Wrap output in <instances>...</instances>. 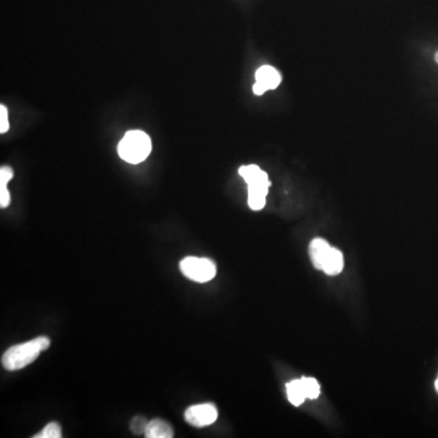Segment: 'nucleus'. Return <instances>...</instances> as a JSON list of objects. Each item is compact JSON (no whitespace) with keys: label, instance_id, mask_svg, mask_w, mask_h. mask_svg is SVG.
<instances>
[{"label":"nucleus","instance_id":"obj_4","mask_svg":"<svg viewBox=\"0 0 438 438\" xmlns=\"http://www.w3.org/2000/svg\"><path fill=\"white\" fill-rule=\"evenodd\" d=\"M239 173L249 185V196L266 198L268 191H269V186H271V181H269L268 174L264 171H262L256 164H249V166L240 167Z\"/></svg>","mask_w":438,"mask_h":438},{"label":"nucleus","instance_id":"obj_13","mask_svg":"<svg viewBox=\"0 0 438 438\" xmlns=\"http://www.w3.org/2000/svg\"><path fill=\"white\" fill-rule=\"evenodd\" d=\"M62 437V431L57 422H49L35 438H60Z\"/></svg>","mask_w":438,"mask_h":438},{"label":"nucleus","instance_id":"obj_15","mask_svg":"<svg viewBox=\"0 0 438 438\" xmlns=\"http://www.w3.org/2000/svg\"><path fill=\"white\" fill-rule=\"evenodd\" d=\"M9 130V118L8 110L4 105L0 106V133H6Z\"/></svg>","mask_w":438,"mask_h":438},{"label":"nucleus","instance_id":"obj_18","mask_svg":"<svg viewBox=\"0 0 438 438\" xmlns=\"http://www.w3.org/2000/svg\"><path fill=\"white\" fill-rule=\"evenodd\" d=\"M434 57H436V62H437L438 64V52L437 54H436V56H434Z\"/></svg>","mask_w":438,"mask_h":438},{"label":"nucleus","instance_id":"obj_8","mask_svg":"<svg viewBox=\"0 0 438 438\" xmlns=\"http://www.w3.org/2000/svg\"><path fill=\"white\" fill-rule=\"evenodd\" d=\"M146 438H172L174 436L172 426L167 421L162 419H154L149 421V425L146 427Z\"/></svg>","mask_w":438,"mask_h":438},{"label":"nucleus","instance_id":"obj_2","mask_svg":"<svg viewBox=\"0 0 438 438\" xmlns=\"http://www.w3.org/2000/svg\"><path fill=\"white\" fill-rule=\"evenodd\" d=\"M152 142L142 130H129L118 144V155L128 164H137L150 155Z\"/></svg>","mask_w":438,"mask_h":438},{"label":"nucleus","instance_id":"obj_12","mask_svg":"<svg viewBox=\"0 0 438 438\" xmlns=\"http://www.w3.org/2000/svg\"><path fill=\"white\" fill-rule=\"evenodd\" d=\"M302 385L305 388V395L308 400H315L320 395V386L318 381L313 378H302Z\"/></svg>","mask_w":438,"mask_h":438},{"label":"nucleus","instance_id":"obj_10","mask_svg":"<svg viewBox=\"0 0 438 438\" xmlns=\"http://www.w3.org/2000/svg\"><path fill=\"white\" fill-rule=\"evenodd\" d=\"M13 176V169L8 166L0 168V206L1 208L9 206L10 193L8 191V183Z\"/></svg>","mask_w":438,"mask_h":438},{"label":"nucleus","instance_id":"obj_6","mask_svg":"<svg viewBox=\"0 0 438 438\" xmlns=\"http://www.w3.org/2000/svg\"><path fill=\"white\" fill-rule=\"evenodd\" d=\"M256 82L262 84L266 91H269V89H275V88L279 86L280 82H281V76L274 67L262 66L256 72Z\"/></svg>","mask_w":438,"mask_h":438},{"label":"nucleus","instance_id":"obj_7","mask_svg":"<svg viewBox=\"0 0 438 438\" xmlns=\"http://www.w3.org/2000/svg\"><path fill=\"white\" fill-rule=\"evenodd\" d=\"M331 246L327 244V241L322 239H314L310 242V254L312 258V263L317 269L322 271V264L327 259V254L330 252Z\"/></svg>","mask_w":438,"mask_h":438},{"label":"nucleus","instance_id":"obj_17","mask_svg":"<svg viewBox=\"0 0 438 438\" xmlns=\"http://www.w3.org/2000/svg\"><path fill=\"white\" fill-rule=\"evenodd\" d=\"M434 386H436V390H437L438 392V378L437 380H436V383H434Z\"/></svg>","mask_w":438,"mask_h":438},{"label":"nucleus","instance_id":"obj_9","mask_svg":"<svg viewBox=\"0 0 438 438\" xmlns=\"http://www.w3.org/2000/svg\"><path fill=\"white\" fill-rule=\"evenodd\" d=\"M344 269V256L339 249L331 247L325 262L322 264V271L327 275H337Z\"/></svg>","mask_w":438,"mask_h":438},{"label":"nucleus","instance_id":"obj_3","mask_svg":"<svg viewBox=\"0 0 438 438\" xmlns=\"http://www.w3.org/2000/svg\"><path fill=\"white\" fill-rule=\"evenodd\" d=\"M181 271L196 283H207L215 276V264L208 258L185 257L181 261Z\"/></svg>","mask_w":438,"mask_h":438},{"label":"nucleus","instance_id":"obj_16","mask_svg":"<svg viewBox=\"0 0 438 438\" xmlns=\"http://www.w3.org/2000/svg\"><path fill=\"white\" fill-rule=\"evenodd\" d=\"M266 88H264V86H262V84H259V83H254V93L256 95H262L264 94V93H266Z\"/></svg>","mask_w":438,"mask_h":438},{"label":"nucleus","instance_id":"obj_5","mask_svg":"<svg viewBox=\"0 0 438 438\" xmlns=\"http://www.w3.org/2000/svg\"><path fill=\"white\" fill-rule=\"evenodd\" d=\"M218 417V410L215 404H195L186 409L184 419L189 425L195 427H203L213 424Z\"/></svg>","mask_w":438,"mask_h":438},{"label":"nucleus","instance_id":"obj_1","mask_svg":"<svg viewBox=\"0 0 438 438\" xmlns=\"http://www.w3.org/2000/svg\"><path fill=\"white\" fill-rule=\"evenodd\" d=\"M50 346V339L47 336H39L23 344H15L3 354L1 363L5 369L9 371L23 369L27 365L38 358Z\"/></svg>","mask_w":438,"mask_h":438},{"label":"nucleus","instance_id":"obj_11","mask_svg":"<svg viewBox=\"0 0 438 438\" xmlns=\"http://www.w3.org/2000/svg\"><path fill=\"white\" fill-rule=\"evenodd\" d=\"M286 390H288V400L293 405H296V407L301 405L305 402V398H307L301 380H293L291 383H288Z\"/></svg>","mask_w":438,"mask_h":438},{"label":"nucleus","instance_id":"obj_14","mask_svg":"<svg viewBox=\"0 0 438 438\" xmlns=\"http://www.w3.org/2000/svg\"><path fill=\"white\" fill-rule=\"evenodd\" d=\"M149 425V421L146 420L144 417H135L133 420L130 421V429L133 431L134 434H145L146 427Z\"/></svg>","mask_w":438,"mask_h":438}]
</instances>
